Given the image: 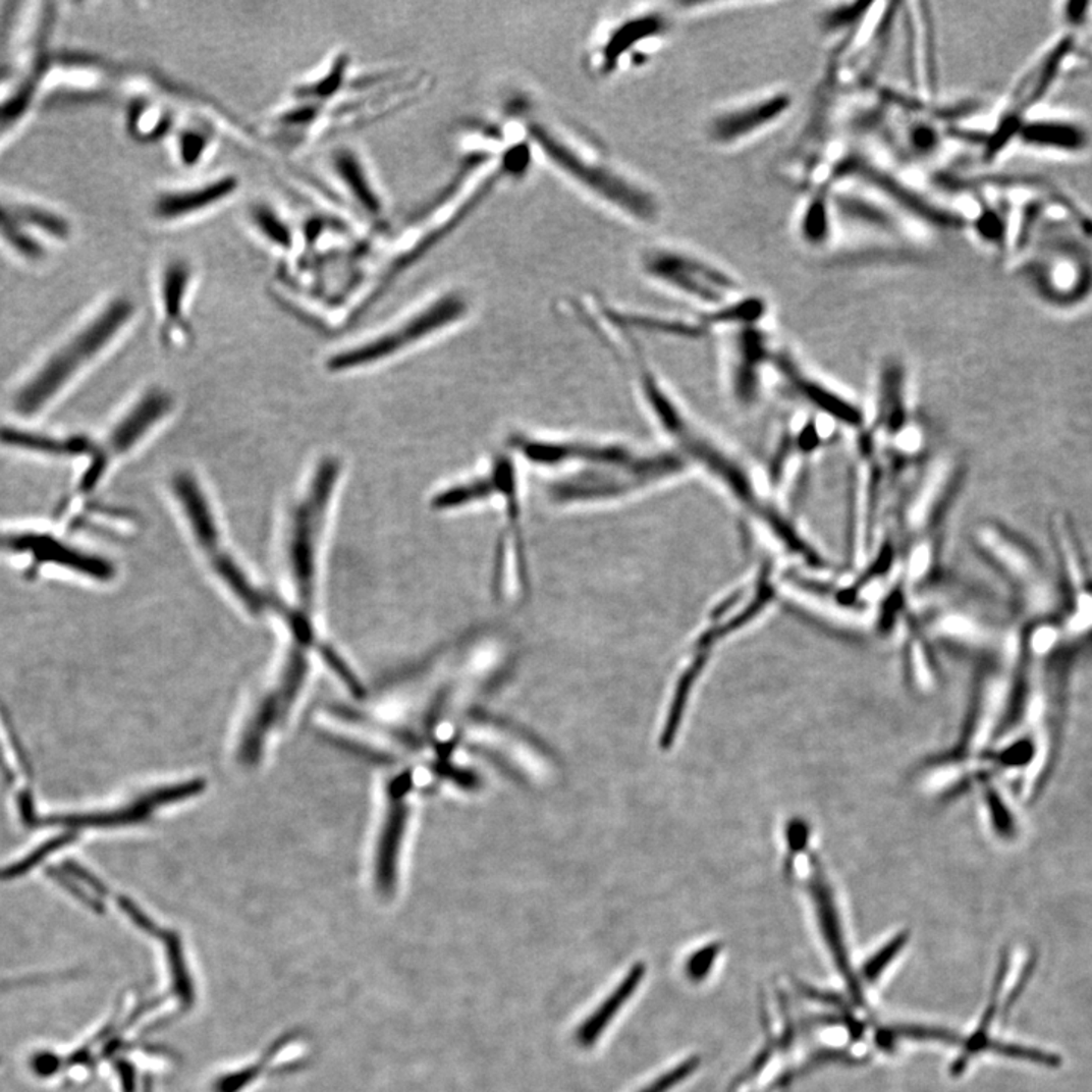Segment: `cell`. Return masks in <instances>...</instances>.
<instances>
[{
	"label": "cell",
	"mask_w": 1092,
	"mask_h": 1092,
	"mask_svg": "<svg viewBox=\"0 0 1092 1092\" xmlns=\"http://www.w3.org/2000/svg\"><path fill=\"white\" fill-rule=\"evenodd\" d=\"M508 451L545 477V496L560 510L614 507L656 492L689 473L669 448H647L617 437L517 431Z\"/></svg>",
	"instance_id": "obj_1"
},
{
	"label": "cell",
	"mask_w": 1092,
	"mask_h": 1092,
	"mask_svg": "<svg viewBox=\"0 0 1092 1092\" xmlns=\"http://www.w3.org/2000/svg\"><path fill=\"white\" fill-rule=\"evenodd\" d=\"M530 146L574 187L638 225H656L663 205L653 188L636 178L591 140L548 114L521 108Z\"/></svg>",
	"instance_id": "obj_2"
},
{
	"label": "cell",
	"mask_w": 1092,
	"mask_h": 1092,
	"mask_svg": "<svg viewBox=\"0 0 1092 1092\" xmlns=\"http://www.w3.org/2000/svg\"><path fill=\"white\" fill-rule=\"evenodd\" d=\"M344 465L339 455H321L285 507L279 538V567L293 612L312 617L318 601L328 533L339 498Z\"/></svg>",
	"instance_id": "obj_3"
},
{
	"label": "cell",
	"mask_w": 1092,
	"mask_h": 1092,
	"mask_svg": "<svg viewBox=\"0 0 1092 1092\" xmlns=\"http://www.w3.org/2000/svg\"><path fill=\"white\" fill-rule=\"evenodd\" d=\"M170 496L195 551L223 589L251 614L275 612V597L260 588L226 533L219 507L203 478L179 470L170 476Z\"/></svg>",
	"instance_id": "obj_4"
},
{
	"label": "cell",
	"mask_w": 1092,
	"mask_h": 1092,
	"mask_svg": "<svg viewBox=\"0 0 1092 1092\" xmlns=\"http://www.w3.org/2000/svg\"><path fill=\"white\" fill-rule=\"evenodd\" d=\"M523 465L510 451L493 455L480 470L449 481L434 493V507L439 513H454L468 508L492 505L504 520V538L498 541L495 576L498 582L514 577L527 579V552L524 541Z\"/></svg>",
	"instance_id": "obj_5"
},
{
	"label": "cell",
	"mask_w": 1092,
	"mask_h": 1092,
	"mask_svg": "<svg viewBox=\"0 0 1092 1092\" xmlns=\"http://www.w3.org/2000/svg\"><path fill=\"white\" fill-rule=\"evenodd\" d=\"M470 315L468 294L458 288H448L427 297L371 336L331 353L325 360V369L330 374L349 375L389 365L451 333Z\"/></svg>",
	"instance_id": "obj_6"
},
{
	"label": "cell",
	"mask_w": 1092,
	"mask_h": 1092,
	"mask_svg": "<svg viewBox=\"0 0 1092 1092\" xmlns=\"http://www.w3.org/2000/svg\"><path fill=\"white\" fill-rule=\"evenodd\" d=\"M647 278L712 313L744 296L743 282L716 260L677 243H657L639 254Z\"/></svg>",
	"instance_id": "obj_7"
},
{
	"label": "cell",
	"mask_w": 1092,
	"mask_h": 1092,
	"mask_svg": "<svg viewBox=\"0 0 1092 1092\" xmlns=\"http://www.w3.org/2000/svg\"><path fill=\"white\" fill-rule=\"evenodd\" d=\"M134 316L135 306L131 301L125 297L110 301L108 306L48 363L39 377L28 384L17 398V407L24 413L42 407L76 372L101 356L131 324Z\"/></svg>",
	"instance_id": "obj_8"
},
{
	"label": "cell",
	"mask_w": 1092,
	"mask_h": 1092,
	"mask_svg": "<svg viewBox=\"0 0 1092 1092\" xmlns=\"http://www.w3.org/2000/svg\"><path fill=\"white\" fill-rule=\"evenodd\" d=\"M796 96L786 87H769L725 102L704 123V137L718 149H734L771 131L786 119Z\"/></svg>",
	"instance_id": "obj_9"
},
{
	"label": "cell",
	"mask_w": 1092,
	"mask_h": 1092,
	"mask_svg": "<svg viewBox=\"0 0 1092 1092\" xmlns=\"http://www.w3.org/2000/svg\"><path fill=\"white\" fill-rule=\"evenodd\" d=\"M672 28L671 12L660 6L630 11L625 17L617 18L606 28L600 42L592 49V67L597 73L610 76L668 39Z\"/></svg>",
	"instance_id": "obj_10"
},
{
	"label": "cell",
	"mask_w": 1092,
	"mask_h": 1092,
	"mask_svg": "<svg viewBox=\"0 0 1092 1092\" xmlns=\"http://www.w3.org/2000/svg\"><path fill=\"white\" fill-rule=\"evenodd\" d=\"M173 407H175V401L172 395L161 387H155L143 393L108 434L107 446H105L107 452L98 458L95 468L87 476V487H92L99 480L110 465L111 458L123 457L134 451L140 443L145 442L172 415Z\"/></svg>",
	"instance_id": "obj_11"
},
{
	"label": "cell",
	"mask_w": 1092,
	"mask_h": 1092,
	"mask_svg": "<svg viewBox=\"0 0 1092 1092\" xmlns=\"http://www.w3.org/2000/svg\"><path fill=\"white\" fill-rule=\"evenodd\" d=\"M240 190L234 175H219L184 187L160 192L152 203V216L161 225H179L213 213Z\"/></svg>",
	"instance_id": "obj_12"
},
{
	"label": "cell",
	"mask_w": 1092,
	"mask_h": 1092,
	"mask_svg": "<svg viewBox=\"0 0 1092 1092\" xmlns=\"http://www.w3.org/2000/svg\"><path fill=\"white\" fill-rule=\"evenodd\" d=\"M195 282V269L182 257H169L157 275V309L161 339L167 346H182L190 337L188 301Z\"/></svg>",
	"instance_id": "obj_13"
},
{
	"label": "cell",
	"mask_w": 1092,
	"mask_h": 1092,
	"mask_svg": "<svg viewBox=\"0 0 1092 1092\" xmlns=\"http://www.w3.org/2000/svg\"><path fill=\"white\" fill-rule=\"evenodd\" d=\"M330 166L344 195L352 201L353 208L365 214L368 220L380 223L386 216V205L362 155L349 146H341L331 154Z\"/></svg>",
	"instance_id": "obj_14"
},
{
	"label": "cell",
	"mask_w": 1092,
	"mask_h": 1092,
	"mask_svg": "<svg viewBox=\"0 0 1092 1092\" xmlns=\"http://www.w3.org/2000/svg\"><path fill=\"white\" fill-rule=\"evenodd\" d=\"M812 868H814V873H812L814 876H812L811 883H809V889H811L812 899H814L815 909H817L819 927H821L822 935H824L828 948H830V953L833 956L834 962H836V967L839 968L843 979L849 982L850 989H852L855 997L859 998L861 997V988H859L858 980H856L855 974L852 973V967L849 964V954H847L842 927H840L839 914L836 911L833 893L828 887L827 880L824 879L821 871H819L815 859L812 861Z\"/></svg>",
	"instance_id": "obj_15"
},
{
	"label": "cell",
	"mask_w": 1092,
	"mask_h": 1092,
	"mask_svg": "<svg viewBox=\"0 0 1092 1092\" xmlns=\"http://www.w3.org/2000/svg\"><path fill=\"white\" fill-rule=\"evenodd\" d=\"M796 229L799 240L809 250H825L836 238L830 179L817 185L800 205Z\"/></svg>",
	"instance_id": "obj_16"
},
{
	"label": "cell",
	"mask_w": 1092,
	"mask_h": 1092,
	"mask_svg": "<svg viewBox=\"0 0 1092 1092\" xmlns=\"http://www.w3.org/2000/svg\"><path fill=\"white\" fill-rule=\"evenodd\" d=\"M645 971H647V968L642 962L633 965L612 994L579 1027L577 1041L582 1047H592L600 1039L604 1029L612 1023L614 1016L622 1009L623 1004L633 997L636 989L641 985L642 979L645 977Z\"/></svg>",
	"instance_id": "obj_17"
},
{
	"label": "cell",
	"mask_w": 1092,
	"mask_h": 1092,
	"mask_svg": "<svg viewBox=\"0 0 1092 1092\" xmlns=\"http://www.w3.org/2000/svg\"><path fill=\"white\" fill-rule=\"evenodd\" d=\"M871 8H874L873 3H830L819 15V30L822 36L834 42L839 39L843 46L850 45V36L852 42H855V36H858L861 26L870 20Z\"/></svg>",
	"instance_id": "obj_18"
},
{
	"label": "cell",
	"mask_w": 1092,
	"mask_h": 1092,
	"mask_svg": "<svg viewBox=\"0 0 1092 1092\" xmlns=\"http://www.w3.org/2000/svg\"><path fill=\"white\" fill-rule=\"evenodd\" d=\"M251 222L259 234L278 250H287L293 241L287 223L269 205H254Z\"/></svg>",
	"instance_id": "obj_19"
},
{
	"label": "cell",
	"mask_w": 1092,
	"mask_h": 1092,
	"mask_svg": "<svg viewBox=\"0 0 1092 1092\" xmlns=\"http://www.w3.org/2000/svg\"><path fill=\"white\" fill-rule=\"evenodd\" d=\"M179 160L184 164H198L207 157L211 135L200 128L182 129L176 142Z\"/></svg>",
	"instance_id": "obj_20"
},
{
	"label": "cell",
	"mask_w": 1092,
	"mask_h": 1092,
	"mask_svg": "<svg viewBox=\"0 0 1092 1092\" xmlns=\"http://www.w3.org/2000/svg\"><path fill=\"white\" fill-rule=\"evenodd\" d=\"M698 1067H700V1057H689V1059H686L685 1062L678 1063V1066L674 1067L671 1072L665 1073V1075L660 1076V1078H657L656 1081L651 1082L648 1087H645L644 1090H641L639 1092L671 1091L672 1088H675L678 1084H681V1082L685 1081L686 1078H689L692 1073L697 1072Z\"/></svg>",
	"instance_id": "obj_21"
},
{
	"label": "cell",
	"mask_w": 1092,
	"mask_h": 1092,
	"mask_svg": "<svg viewBox=\"0 0 1092 1092\" xmlns=\"http://www.w3.org/2000/svg\"><path fill=\"white\" fill-rule=\"evenodd\" d=\"M906 938H908L906 935L896 936V938H893L889 944L885 945V947L880 948V950L864 965L862 974H864V977L868 982H873V980H876L877 977L883 973V970H885L887 965L892 962L895 954L899 953V950H902Z\"/></svg>",
	"instance_id": "obj_22"
},
{
	"label": "cell",
	"mask_w": 1092,
	"mask_h": 1092,
	"mask_svg": "<svg viewBox=\"0 0 1092 1092\" xmlns=\"http://www.w3.org/2000/svg\"><path fill=\"white\" fill-rule=\"evenodd\" d=\"M718 953L719 945H707V947L701 948L697 953L691 956L688 964H686V974H688L689 979L694 980V982L703 980L712 970L713 962H715Z\"/></svg>",
	"instance_id": "obj_23"
}]
</instances>
